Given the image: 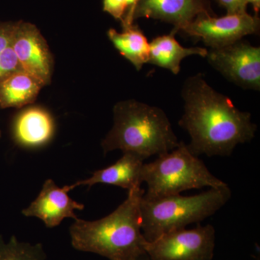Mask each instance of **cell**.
Segmentation results:
<instances>
[{
  "label": "cell",
  "instance_id": "12",
  "mask_svg": "<svg viewBox=\"0 0 260 260\" xmlns=\"http://www.w3.org/2000/svg\"><path fill=\"white\" fill-rule=\"evenodd\" d=\"M54 129V120L50 113L42 107H28L15 117L13 138L23 148H39L52 139Z\"/></svg>",
  "mask_w": 260,
  "mask_h": 260
},
{
  "label": "cell",
  "instance_id": "20",
  "mask_svg": "<svg viewBox=\"0 0 260 260\" xmlns=\"http://www.w3.org/2000/svg\"><path fill=\"white\" fill-rule=\"evenodd\" d=\"M227 10V14L244 13L246 12L245 0H218Z\"/></svg>",
  "mask_w": 260,
  "mask_h": 260
},
{
  "label": "cell",
  "instance_id": "16",
  "mask_svg": "<svg viewBox=\"0 0 260 260\" xmlns=\"http://www.w3.org/2000/svg\"><path fill=\"white\" fill-rule=\"evenodd\" d=\"M122 27L121 32L109 29L108 38L121 55L134 65L137 70H140L143 65L148 63L150 43L136 25L133 24Z\"/></svg>",
  "mask_w": 260,
  "mask_h": 260
},
{
  "label": "cell",
  "instance_id": "6",
  "mask_svg": "<svg viewBox=\"0 0 260 260\" xmlns=\"http://www.w3.org/2000/svg\"><path fill=\"white\" fill-rule=\"evenodd\" d=\"M215 230L212 225L177 229L146 242L145 252L152 260H212Z\"/></svg>",
  "mask_w": 260,
  "mask_h": 260
},
{
  "label": "cell",
  "instance_id": "8",
  "mask_svg": "<svg viewBox=\"0 0 260 260\" xmlns=\"http://www.w3.org/2000/svg\"><path fill=\"white\" fill-rule=\"evenodd\" d=\"M259 19L244 13L227 14L220 18L203 14L181 29L189 37L198 38L210 49H218L242 40L243 37L256 34Z\"/></svg>",
  "mask_w": 260,
  "mask_h": 260
},
{
  "label": "cell",
  "instance_id": "23",
  "mask_svg": "<svg viewBox=\"0 0 260 260\" xmlns=\"http://www.w3.org/2000/svg\"><path fill=\"white\" fill-rule=\"evenodd\" d=\"M135 260H152L150 259V256H148V254H147L146 252L144 253V254H142L140 256H138Z\"/></svg>",
  "mask_w": 260,
  "mask_h": 260
},
{
  "label": "cell",
  "instance_id": "10",
  "mask_svg": "<svg viewBox=\"0 0 260 260\" xmlns=\"http://www.w3.org/2000/svg\"><path fill=\"white\" fill-rule=\"evenodd\" d=\"M68 192L67 185L60 188L52 179H47L36 200L22 213L40 219L48 228L57 226L65 218L75 220V210H83L84 205L70 198Z\"/></svg>",
  "mask_w": 260,
  "mask_h": 260
},
{
  "label": "cell",
  "instance_id": "22",
  "mask_svg": "<svg viewBox=\"0 0 260 260\" xmlns=\"http://www.w3.org/2000/svg\"><path fill=\"white\" fill-rule=\"evenodd\" d=\"M245 3L246 5L251 3V4L253 5V8H254L256 15L260 9V0H245Z\"/></svg>",
  "mask_w": 260,
  "mask_h": 260
},
{
  "label": "cell",
  "instance_id": "7",
  "mask_svg": "<svg viewBox=\"0 0 260 260\" xmlns=\"http://www.w3.org/2000/svg\"><path fill=\"white\" fill-rule=\"evenodd\" d=\"M205 58L229 81L243 88L259 90L260 47L240 40L210 49Z\"/></svg>",
  "mask_w": 260,
  "mask_h": 260
},
{
  "label": "cell",
  "instance_id": "5",
  "mask_svg": "<svg viewBox=\"0 0 260 260\" xmlns=\"http://www.w3.org/2000/svg\"><path fill=\"white\" fill-rule=\"evenodd\" d=\"M142 181L147 185L143 196L155 198L181 194L189 189L228 185L208 170L183 142L174 150L143 164Z\"/></svg>",
  "mask_w": 260,
  "mask_h": 260
},
{
  "label": "cell",
  "instance_id": "17",
  "mask_svg": "<svg viewBox=\"0 0 260 260\" xmlns=\"http://www.w3.org/2000/svg\"><path fill=\"white\" fill-rule=\"evenodd\" d=\"M15 25L16 22H0V83L8 75L22 70L12 47Z\"/></svg>",
  "mask_w": 260,
  "mask_h": 260
},
{
  "label": "cell",
  "instance_id": "9",
  "mask_svg": "<svg viewBox=\"0 0 260 260\" xmlns=\"http://www.w3.org/2000/svg\"><path fill=\"white\" fill-rule=\"evenodd\" d=\"M12 47L23 72L44 87L51 83L54 58L47 40L37 25L23 20L17 21Z\"/></svg>",
  "mask_w": 260,
  "mask_h": 260
},
{
  "label": "cell",
  "instance_id": "13",
  "mask_svg": "<svg viewBox=\"0 0 260 260\" xmlns=\"http://www.w3.org/2000/svg\"><path fill=\"white\" fill-rule=\"evenodd\" d=\"M144 160L135 154L124 153L122 157L110 167L98 170L88 179L77 181L67 187L70 191L77 186L104 184L119 186L128 191L136 189L143 184L142 170Z\"/></svg>",
  "mask_w": 260,
  "mask_h": 260
},
{
  "label": "cell",
  "instance_id": "2",
  "mask_svg": "<svg viewBox=\"0 0 260 260\" xmlns=\"http://www.w3.org/2000/svg\"><path fill=\"white\" fill-rule=\"evenodd\" d=\"M144 191L141 186L128 191L126 199L99 220L75 219L70 228L72 246L109 260H135L144 254L147 241L142 233L140 210Z\"/></svg>",
  "mask_w": 260,
  "mask_h": 260
},
{
  "label": "cell",
  "instance_id": "1",
  "mask_svg": "<svg viewBox=\"0 0 260 260\" xmlns=\"http://www.w3.org/2000/svg\"><path fill=\"white\" fill-rule=\"evenodd\" d=\"M181 95L184 111L179 124L189 133L191 141L186 145L196 156H230L238 145L254 138L256 125L250 113L237 109L201 74L185 80Z\"/></svg>",
  "mask_w": 260,
  "mask_h": 260
},
{
  "label": "cell",
  "instance_id": "21",
  "mask_svg": "<svg viewBox=\"0 0 260 260\" xmlns=\"http://www.w3.org/2000/svg\"><path fill=\"white\" fill-rule=\"evenodd\" d=\"M139 0H125L126 6V14L124 15V19L122 21V26H125V25H133V21H134V18H133V15H134V12L136 5L138 4Z\"/></svg>",
  "mask_w": 260,
  "mask_h": 260
},
{
  "label": "cell",
  "instance_id": "24",
  "mask_svg": "<svg viewBox=\"0 0 260 260\" xmlns=\"http://www.w3.org/2000/svg\"><path fill=\"white\" fill-rule=\"evenodd\" d=\"M1 135H2V133H1V130H0V138H1Z\"/></svg>",
  "mask_w": 260,
  "mask_h": 260
},
{
  "label": "cell",
  "instance_id": "18",
  "mask_svg": "<svg viewBox=\"0 0 260 260\" xmlns=\"http://www.w3.org/2000/svg\"><path fill=\"white\" fill-rule=\"evenodd\" d=\"M47 254L42 244H31L18 240L15 236L5 242L0 236V260H46Z\"/></svg>",
  "mask_w": 260,
  "mask_h": 260
},
{
  "label": "cell",
  "instance_id": "3",
  "mask_svg": "<svg viewBox=\"0 0 260 260\" xmlns=\"http://www.w3.org/2000/svg\"><path fill=\"white\" fill-rule=\"evenodd\" d=\"M114 124L102 142L104 153L121 150L143 160L174 150L180 142L166 113L135 99L116 103Z\"/></svg>",
  "mask_w": 260,
  "mask_h": 260
},
{
  "label": "cell",
  "instance_id": "15",
  "mask_svg": "<svg viewBox=\"0 0 260 260\" xmlns=\"http://www.w3.org/2000/svg\"><path fill=\"white\" fill-rule=\"evenodd\" d=\"M43 87L22 70L12 73L0 83V108H22L31 104Z\"/></svg>",
  "mask_w": 260,
  "mask_h": 260
},
{
  "label": "cell",
  "instance_id": "19",
  "mask_svg": "<svg viewBox=\"0 0 260 260\" xmlns=\"http://www.w3.org/2000/svg\"><path fill=\"white\" fill-rule=\"evenodd\" d=\"M103 10L113 18L122 21L126 12L125 0H103Z\"/></svg>",
  "mask_w": 260,
  "mask_h": 260
},
{
  "label": "cell",
  "instance_id": "11",
  "mask_svg": "<svg viewBox=\"0 0 260 260\" xmlns=\"http://www.w3.org/2000/svg\"><path fill=\"white\" fill-rule=\"evenodd\" d=\"M210 10L206 0H139L133 18L158 19L174 24L178 32Z\"/></svg>",
  "mask_w": 260,
  "mask_h": 260
},
{
  "label": "cell",
  "instance_id": "14",
  "mask_svg": "<svg viewBox=\"0 0 260 260\" xmlns=\"http://www.w3.org/2000/svg\"><path fill=\"white\" fill-rule=\"evenodd\" d=\"M177 30H173L169 35L155 38L150 43L148 63L156 65L178 75L181 62L187 56L199 55L206 57L208 49L203 47L185 48L176 40Z\"/></svg>",
  "mask_w": 260,
  "mask_h": 260
},
{
  "label": "cell",
  "instance_id": "4",
  "mask_svg": "<svg viewBox=\"0 0 260 260\" xmlns=\"http://www.w3.org/2000/svg\"><path fill=\"white\" fill-rule=\"evenodd\" d=\"M231 197L229 185L210 188L191 196L176 194L148 198L143 194L140 210L143 237L151 242L172 231L199 223L223 208Z\"/></svg>",
  "mask_w": 260,
  "mask_h": 260
}]
</instances>
